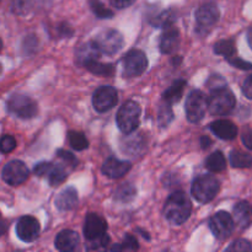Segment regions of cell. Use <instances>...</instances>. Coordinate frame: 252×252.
Returning <instances> with one entry per match:
<instances>
[{
	"instance_id": "44dd1931",
	"label": "cell",
	"mask_w": 252,
	"mask_h": 252,
	"mask_svg": "<svg viewBox=\"0 0 252 252\" xmlns=\"http://www.w3.org/2000/svg\"><path fill=\"white\" fill-rule=\"evenodd\" d=\"M234 218L236 224L241 228H248L252 224V204L248 202H240L234 207Z\"/></svg>"
},
{
	"instance_id": "8d00e7d4",
	"label": "cell",
	"mask_w": 252,
	"mask_h": 252,
	"mask_svg": "<svg viewBox=\"0 0 252 252\" xmlns=\"http://www.w3.org/2000/svg\"><path fill=\"white\" fill-rule=\"evenodd\" d=\"M225 252H252V245L245 239H238L228 246Z\"/></svg>"
},
{
	"instance_id": "9a60e30c",
	"label": "cell",
	"mask_w": 252,
	"mask_h": 252,
	"mask_svg": "<svg viewBox=\"0 0 252 252\" xmlns=\"http://www.w3.org/2000/svg\"><path fill=\"white\" fill-rule=\"evenodd\" d=\"M79 244H80V238L78 233L74 230H68V229L62 230L54 241L57 250L61 252H76L79 249Z\"/></svg>"
},
{
	"instance_id": "7bdbcfd3",
	"label": "cell",
	"mask_w": 252,
	"mask_h": 252,
	"mask_svg": "<svg viewBox=\"0 0 252 252\" xmlns=\"http://www.w3.org/2000/svg\"><path fill=\"white\" fill-rule=\"evenodd\" d=\"M243 93L248 98L252 100V75L248 76L243 84Z\"/></svg>"
},
{
	"instance_id": "b9f144b4",
	"label": "cell",
	"mask_w": 252,
	"mask_h": 252,
	"mask_svg": "<svg viewBox=\"0 0 252 252\" xmlns=\"http://www.w3.org/2000/svg\"><path fill=\"white\" fill-rule=\"evenodd\" d=\"M241 140H243L244 145H245L248 149L252 150V129L251 128L246 127L243 130V134H241Z\"/></svg>"
},
{
	"instance_id": "e0dca14e",
	"label": "cell",
	"mask_w": 252,
	"mask_h": 252,
	"mask_svg": "<svg viewBox=\"0 0 252 252\" xmlns=\"http://www.w3.org/2000/svg\"><path fill=\"white\" fill-rule=\"evenodd\" d=\"M180 46V32L175 27L170 26L165 30L160 38V51L164 54H171L177 51Z\"/></svg>"
},
{
	"instance_id": "ffe728a7",
	"label": "cell",
	"mask_w": 252,
	"mask_h": 252,
	"mask_svg": "<svg viewBox=\"0 0 252 252\" xmlns=\"http://www.w3.org/2000/svg\"><path fill=\"white\" fill-rule=\"evenodd\" d=\"M78 201V192L75 191L74 187H68L64 191H62L59 196L57 197L56 206L61 211H70V209L75 208Z\"/></svg>"
},
{
	"instance_id": "60d3db41",
	"label": "cell",
	"mask_w": 252,
	"mask_h": 252,
	"mask_svg": "<svg viewBox=\"0 0 252 252\" xmlns=\"http://www.w3.org/2000/svg\"><path fill=\"white\" fill-rule=\"evenodd\" d=\"M49 166H51V162H39V164H37L36 166H34V174L38 177H46L47 172H48L49 170Z\"/></svg>"
},
{
	"instance_id": "277c9868",
	"label": "cell",
	"mask_w": 252,
	"mask_h": 252,
	"mask_svg": "<svg viewBox=\"0 0 252 252\" xmlns=\"http://www.w3.org/2000/svg\"><path fill=\"white\" fill-rule=\"evenodd\" d=\"M235 105V96L226 88L214 90L208 100V110L213 116L228 115L234 110Z\"/></svg>"
},
{
	"instance_id": "d6986e66",
	"label": "cell",
	"mask_w": 252,
	"mask_h": 252,
	"mask_svg": "<svg viewBox=\"0 0 252 252\" xmlns=\"http://www.w3.org/2000/svg\"><path fill=\"white\" fill-rule=\"evenodd\" d=\"M101 51L97 47L95 41H89L86 43L81 44L80 47L76 51V62L79 64H83L86 65L89 62L97 61L98 57H100Z\"/></svg>"
},
{
	"instance_id": "52a82bcc",
	"label": "cell",
	"mask_w": 252,
	"mask_h": 252,
	"mask_svg": "<svg viewBox=\"0 0 252 252\" xmlns=\"http://www.w3.org/2000/svg\"><path fill=\"white\" fill-rule=\"evenodd\" d=\"M148 59L142 51L133 49L128 52L123 59V74L128 78L139 76L147 70Z\"/></svg>"
},
{
	"instance_id": "2e32d148",
	"label": "cell",
	"mask_w": 252,
	"mask_h": 252,
	"mask_svg": "<svg viewBox=\"0 0 252 252\" xmlns=\"http://www.w3.org/2000/svg\"><path fill=\"white\" fill-rule=\"evenodd\" d=\"M130 164L128 161H122L116 158H110L102 165V172L111 179H120L123 177L130 170Z\"/></svg>"
},
{
	"instance_id": "f907efd6",
	"label": "cell",
	"mask_w": 252,
	"mask_h": 252,
	"mask_svg": "<svg viewBox=\"0 0 252 252\" xmlns=\"http://www.w3.org/2000/svg\"><path fill=\"white\" fill-rule=\"evenodd\" d=\"M0 73H1V65H0Z\"/></svg>"
},
{
	"instance_id": "c3c4849f",
	"label": "cell",
	"mask_w": 252,
	"mask_h": 252,
	"mask_svg": "<svg viewBox=\"0 0 252 252\" xmlns=\"http://www.w3.org/2000/svg\"><path fill=\"white\" fill-rule=\"evenodd\" d=\"M248 42H249V44H250V47L252 49V27L248 31Z\"/></svg>"
},
{
	"instance_id": "4fadbf2b",
	"label": "cell",
	"mask_w": 252,
	"mask_h": 252,
	"mask_svg": "<svg viewBox=\"0 0 252 252\" xmlns=\"http://www.w3.org/2000/svg\"><path fill=\"white\" fill-rule=\"evenodd\" d=\"M219 9L217 6V4L214 2L208 1L202 4L201 6L197 9L196 11V21H197V27L199 30H206L211 29L213 25H216L219 20Z\"/></svg>"
},
{
	"instance_id": "603a6c76",
	"label": "cell",
	"mask_w": 252,
	"mask_h": 252,
	"mask_svg": "<svg viewBox=\"0 0 252 252\" xmlns=\"http://www.w3.org/2000/svg\"><path fill=\"white\" fill-rule=\"evenodd\" d=\"M185 86H186V81L185 80L174 81L172 85L164 93V97H162V100L171 103V105L175 102H179V101L181 100L182 95H184Z\"/></svg>"
},
{
	"instance_id": "f546056e",
	"label": "cell",
	"mask_w": 252,
	"mask_h": 252,
	"mask_svg": "<svg viewBox=\"0 0 252 252\" xmlns=\"http://www.w3.org/2000/svg\"><path fill=\"white\" fill-rule=\"evenodd\" d=\"M135 189L129 184H123L122 186L118 187L116 189L115 193V199L118 202H122V203H128V202L133 201L135 197Z\"/></svg>"
},
{
	"instance_id": "f35d334b",
	"label": "cell",
	"mask_w": 252,
	"mask_h": 252,
	"mask_svg": "<svg viewBox=\"0 0 252 252\" xmlns=\"http://www.w3.org/2000/svg\"><path fill=\"white\" fill-rule=\"evenodd\" d=\"M57 157H58L61 160H63L64 164L68 165V166L70 167H75L76 165H78V159H76L71 153L66 152V150H63V149L58 150V152H57Z\"/></svg>"
},
{
	"instance_id": "bcb514c9",
	"label": "cell",
	"mask_w": 252,
	"mask_h": 252,
	"mask_svg": "<svg viewBox=\"0 0 252 252\" xmlns=\"http://www.w3.org/2000/svg\"><path fill=\"white\" fill-rule=\"evenodd\" d=\"M7 230V223L4 218H2L1 213H0V236L4 235Z\"/></svg>"
},
{
	"instance_id": "ba28073f",
	"label": "cell",
	"mask_w": 252,
	"mask_h": 252,
	"mask_svg": "<svg viewBox=\"0 0 252 252\" xmlns=\"http://www.w3.org/2000/svg\"><path fill=\"white\" fill-rule=\"evenodd\" d=\"M234 219L226 212H218L209 220V229L219 240H225L231 235L234 230Z\"/></svg>"
},
{
	"instance_id": "83f0119b",
	"label": "cell",
	"mask_w": 252,
	"mask_h": 252,
	"mask_svg": "<svg viewBox=\"0 0 252 252\" xmlns=\"http://www.w3.org/2000/svg\"><path fill=\"white\" fill-rule=\"evenodd\" d=\"M110 245V236L107 234L98 238L86 240V252H106Z\"/></svg>"
},
{
	"instance_id": "ac0fdd59",
	"label": "cell",
	"mask_w": 252,
	"mask_h": 252,
	"mask_svg": "<svg viewBox=\"0 0 252 252\" xmlns=\"http://www.w3.org/2000/svg\"><path fill=\"white\" fill-rule=\"evenodd\" d=\"M211 130L224 140H233L238 135V127L231 121L219 120L211 125Z\"/></svg>"
},
{
	"instance_id": "5bb4252c",
	"label": "cell",
	"mask_w": 252,
	"mask_h": 252,
	"mask_svg": "<svg viewBox=\"0 0 252 252\" xmlns=\"http://www.w3.org/2000/svg\"><path fill=\"white\" fill-rule=\"evenodd\" d=\"M106 230H107V223L102 217L95 213H90L86 216L85 224H84V235H85L86 240L98 238V236L106 234Z\"/></svg>"
},
{
	"instance_id": "5b68a950",
	"label": "cell",
	"mask_w": 252,
	"mask_h": 252,
	"mask_svg": "<svg viewBox=\"0 0 252 252\" xmlns=\"http://www.w3.org/2000/svg\"><path fill=\"white\" fill-rule=\"evenodd\" d=\"M7 110L11 115L22 118V120L33 118L38 112V107H37V103L34 102L33 98L27 95H21V94L12 95L9 98Z\"/></svg>"
},
{
	"instance_id": "7a4b0ae2",
	"label": "cell",
	"mask_w": 252,
	"mask_h": 252,
	"mask_svg": "<svg viewBox=\"0 0 252 252\" xmlns=\"http://www.w3.org/2000/svg\"><path fill=\"white\" fill-rule=\"evenodd\" d=\"M140 120V106L134 101H127L121 106L117 112L116 122L118 128L125 134L134 132L139 126Z\"/></svg>"
},
{
	"instance_id": "4dcf8cb0",
	"label": "cell",
	"mask_w": 252,
	"mask_h": 252,
	"mask_svg": "<svg viewBox=\"0 0 252 252\" xmlns=\"http://www.w3.org/2000/svg\"><path fill=\"white\" fill-rule=\"evenodd\" d=\"M68 140L69 144L71 145V148L78 152L80 150H85L89 147V142L86 139V137L84 135V133L76 132V130H70L68 133Z\"/></svg>"
},
{
	"instance_id": "9c48e42d",
	"label": "cell",
	"mask_w": 252,
	"mask_h": 252,
	"mask_svg": "<svg viewBox=\"0 0 252 252\" xmlns=\"http://www.w3.org/2000/svg\"><path fill=\"white\" fill-rule=\"evenodd\" d=\"M118 101L117 90L112 86L103 85L94 93L93 105L97 112H107L116 106Z\"/></svg>"
},
{
	"instance_id": "8992f818",
	"label": "cell",
	"mask_w": 252,
	"mask_h": 252,
	"mask_svg": "<svg viewBox=\"0 0 252 252\" xmlns=\"http://www.w3.org/2000/svg\"><path fill=\"white\" fill-rule=\"evenodd\" d=\"M208 108V100L206 95L201 90H193L187 96L186 106V116L187 120L192 123H197L204 117L206 111Z\"/></svg>"
},
{
	"instance_id": "e575fe53",
	"label": "cell",
	"mask_w": 252,
	"mask_h": 252,
	"mask_svg": "<svg viewBox=\"0 0 252 252\" xmlns=\"http://www.w3.org/2000/svg\"><path fill=\"white\" fill-rule=\"evenodd\" d=\"M89 5H90L93 12L98 19H111V17H113V11L107 9L100 0H89Z\"/></svg>"
},
{
	"instance_id": "cb8c5ba5",
	"label": "cell",
	"mask_w": 252,
	"mask_h": 252,
	"mask_svg": "<svg viewBox=\"0 0 252 252\" xmlns=\"http://www.w3.org/2000/svg\"><path fill=\"white\" fill-rule=\"evenodd\" d=\"M46 177L49 181V184H51V186H58V185L63 184L65 181L66 177H68V172H66V170L62 165L51 164Z\"/></svg>"
},
{
	"instance_id": "f6af8a7d",
	"label": "cell",
	"mask_w": 252,
	"mask_h": 252,
	"mask_svg": "<svg viewBox=\"0 0 252 252\" xmlns=\"http://www.w3.org/2000/svg\"><path fill=\"white\" fill-rule=\"evenodd\" d=\"M221 76L220 75H213L211 78V80H209V83H208V86L209 88L212 89V90H218V89H223V88H225V86H223V85H219L218 84V81H220L221 80Z\"/></svg>"
},
{
	"instance_id": "d590c367",
	"label": "cell",
	"mask_w": 252,
	"mask_h": 252,
	"mask_svg": "<svg viewBox=\"0 0 252 252\" xmlns=\"http://www.w3.org/2000/svg\"><path fill=\"white\" fill-rule=\"evenodd\" d=\"M33 0H12L11 11L16 15H26L31 11Z\"/></svg>"
},
{
	"instance_id": "d6a6232c",
	"label": "cell",
	"mask_w": 252,
	"mask_h": 252,
	"mask_svg": "<svg viewBox=\"0 0 252 252\" xmlns=\"http://www.w3.org/2000/svg\"><path fill=\"white\" fill-rule=\"evenodd\" d=\"M174 120V113H172V108H171V103L164 102L161 103L159 108V113H158V121H159V125L161 127H166L169 126V123Z\"/></svg>"
},
{
	"instance_id": "74e56055",
	"label": "cell",
	"mask_w": 252,
	"mask_h": 252,
	"mask_svg": "<svg viewBox=\"0 0 252 252\" xmlns=\"http://www.w3.org/2000/svg\"><path fill=\"white\" fill-rule=\"evenodd\" d=\"M15 148H16V139L12 135H2V138L0 139V152L4 154H9Z\"/></svg>"
},
{
	"instance_id": "30bf717a",
	"label": "cell",
	"mask_w": 252,
	"mask_h": 252,
	"mask_svg": "<svg viewBox=\"0 0 252 252\" xmlns=\"http://www.w3.org/2000/svg\"><path fill=\"white\" fill-rule=\"evenodd\" d=\"M95 42L100 48L101 53L112 56L123 47V36L116 30H107V31L101 32L96 37Z\"/></svg>"
},
{
	"instance_id": "3957f363",
	"label": "cell",
	"mask_w": 252,
	"mask_h": 252,
	"mask_svg": "<svg viewBox=\"0 0 252 252\" xmlns=\"http://www.w3.org/2000/svg\"><path fill=\"white\" fill-rule=\"evenodd\" d=\"M220 185L219 181L212 175H202L197 177L192 185V196L201 203H208L216 198L218 194Z\"/></svg>"
},
{
	"instance_id": "6da1fadb",
	"label": "cell",
	"mask_w": 252,
	"mask_h": 252,
	"mask_svg": "<svg viewBox=\"0 0 252 252\" xmlns=\"http://www.w3.org/2000/svg\"><path fill=\"white\" fill-rule=\"evenodd\" d=\"M192 204L184 192H175L165 203V218L172 225H181L191 216Z\"/></svg>"
},
{
	"instance_id": "1f68e13d",
	"label": "cell",
	"mask_w": 252,
	"mask_h": 252,
	"mask_svg": "<svg viewBox=\"0 0 252 252\" xmlns=\"http://www.w3.org/2000/svg\"><path fill=\"white\" fill-rule=\"evenodd\" d=\"M214 52L217 54H220L224 56L225 58H231L235 53V46H234V42L230 39H223V41H219L214 44Z\"/></svg>"
},
{
	"instance_id": "484cf974",
	"label": "cell",
	"mask_w": 252,
	"mask_h": 252,
	"mask_svg": "<svg viewBox=\"0 0 252 252\" xmlns=\"http://www.w3.org/2000/svg\"><path fill=\"white\" fill-rule=\"evenodd\" d=\"M206 166L212 172H221L226 167V160L221 152H214L206 160Z\"/></svg>"
},
{
	"instance_id": "681fc988",
	"label": "cell",
	"mask_w": 252,
	"mask_h": 252,
	"mask_svg": "<svg viewBox=\"0 0 252 252\" xmlns=\"http://www.w3.org/2000/svg\"><path fill=\"white\" fill-rule=\"evenodd\" d=\"M1 48H2V42L1 39H0V51H1Z\"/></svg>"
},
{
	"instance_id": "ab89813d",
	"label": "cell",
	"mask_w": 252,
	"mask_h": 252,
	"mask_svg": "<svg viewBox=\"0 0 252 252\" xmlns=\"http://www.w3.org/2000/svg\"><path fill=\"white\" fill-rule=\"evenodd\" d=\"M228 61L231 65L236 66V68H239V69H243V70H250V69H252L251 63L243 61V59H240V58H234V57H231V58H229Z\"/></svg>"
},
{
	"instance_id": "7c38bea8",
	"label": "cell",
	"mask_w": 252,
	"mask_h": 252,
	"mask_svg": "<svg viewBox=\"0 0 252 252\" xmlns=\"http://www.w3.org/2000/svg\"><path fill=\"white\" fill-rule=\"evenodd\" d=\"M41 225L34 217L25 216L16 224V234L24 243H33L39 235Z\"/></svg>"
},
{
	"instance_id": "ee69618b",
	"label": "cell",
	"mask_w": 252,
	"mask_h": 252,
	"mask_svg": "<svg viewBox=\"0 0 252 252\" xmlns=\"http://www.w3.org/2000/svg\"><path fill=\"white\" fill-rule=\"evenodd\" d=\"M110 2L112 4V6L117 7V9H126L134 4L135 0H110Z\"/></svg>"
},
{
	"instance_id": "8fae6325",
	"label": "cell",
	"mask_w": 252,
	"mask_h": 252,
	"mask_svg": "<svg viewBox=\"0 0 252 252\" xmlns=\"http://www.w3.org/2000/svg\"><path fill=\"white\" fill-rule=\"evenodd\" d=\"M30 171L26 165L20 160H14L2 169V180L11 186H19L29 179Z\"/></svg>"
},
{
	"instance_id": "f1b7e54d",
	"label": "cell",
	"mask_w": 252,
	"mask_h": 252,
	"mask_svg": "<svg viewBox=\"0 0 252 252\" xmlns=\"http://www.w3.org/2000/svg\"><path fill=\"white\" fill-rule=\"evenodd\" d=\"M139 249L138 240L130 234H127L122 243L116 244L111 248V252H135Z\"/></svg>"
},
{
	"instance_id": "4316f807",
	"label": "cell",
	"mask_w": 252,
	"mask_h": 252,
	"mask_svg": "<svg viewBox=\"0 0 252 252\" xmlns=\"http://www.w3.org/2000/svg\"><path fill=\"white\" fill-rule=\"evenodd\" d=\"M85 66L90 73L98 76H112L115 74V66L112 64L100 63L97 61H93L89 62Z\"/></svg>"
},
{
	"instance_id": "7dc6e473",
	"label": "cell",
	"mask_w": 252,
	"mask_h": 252,
	"mask_svg": "<svg viewBox=\"0 0 252 252\" xmlns=\"http://www.w3.org/2000/svg\"><path fill=\"white\" fill-rule=\"evenodd\" d=\"M211 139H209L208 137H202L201 138V144H202V148L203 149H206V148H208L209 145H211Z\"/></svg>"
},
{
	"instance_id": "7402d4cb",
	"label": "cell",
	"mask_w": 252,
	"mask_h": 252,
	"mask_svg": "<svg viewBox=\"0 0 252 252\" xmlns=\"http://www.w3.org/2000/svg\"><path fill=\"white\" fill-rule=\"evenodd\" d=\"M122 150L126 154H130L132 157L139 154L144 149V138L140 134L128 135L122 139Z\"/></svg>"
},
{
	"instance_id": "d4e9b609",
	"label": "cell",
	"mask_w": 252,
	"mask_h": 252,
	"mask_svg": "<svg viewBox=\"0 0 252 252\" xmlns=\"http://www.w3.org/2000/svg\"><path fill=\"white\" fill-rule=\"evenodd\" d=\"M230 164L236 169H249L252 167V155L240 150H233L230 153Z\"/></svg>"
},
{
	"instance_id": "836d02e7",
	"label": "cell",
	"mask_w": 252,
	"mask_h": 252,
	"mask_svg": "<svg viewBox=\"0 0 252 252\" xmlns=\"http://www.w3.org/2000/svg\"><path fill=\"white\" fill-rule=\"evenodd\" d=\"M174 21H175L174 12H172L171 10H166V11H162L161 14L157 15V16L152 20V24L154 25V26L167 29V27L172 26Z\"/></svg>"
}]
</instances>
